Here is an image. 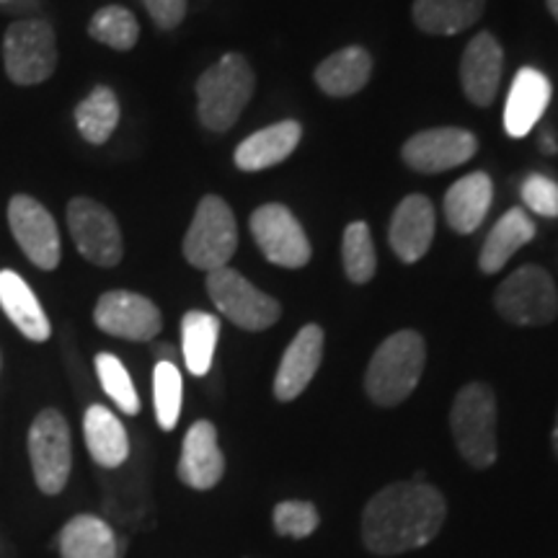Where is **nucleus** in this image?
Here are the masks:
<instances>
[{"label":"nucleus","mask_w":558,"mask_h":558,"mask_svg":"<svg viewBox=\"0 0 558 558\" xmlns=\"http://www.w3.org/2000/svg\"><path fill=\"white\" fill-rule=\"evenodd\" d=\"M554 452L558 458V414H556V427H554Z\"/></svg>","instance_id":"nucleus-39"},{"label":"nucleus","mask_w":558,"mask_h":558,"mask_svg":"<svg viewBox=\"0 0 558 558\" xmlns=\"http://www.w3.org/2000/svg\"><path fill=\"white\" fill-rule=\"evenodd\" d=\"M435 239V207L424 194H409L390 220V248L401 262L414 264L427 254Z\"/></svg>","instance_id":"nucleus-18"},{"label":"nucleus","mask_w":558,"mask_h":558,"mask_svg":"<svg viewBox=\"0 0 558 558\" xmlns=\"http://www.w3.org/2000/svg\"><path fill=\"white\" fill-rule=\"evenodd\" d=\"M0 308L16 329L29 341H47L52 337L50 318L34 295V290L26 284V279L13 269L0 271Z\"/></svg>","instance_id":"nucleus-20"},{"label":"nucleus","mask_w":558,"mask_h":558,"mask_svg":"<svg viewBox=\"0 0 558 558\" xmlns=\"http://www.w3.org/2000/svg\"><path fill=\"white\" fill-rule=\"evenodd\" d=\"M341 256H344L347 277L354 284H365L375 277L378 269V256H375L373 235L365 222H352L344 230V243H341Z\"/></svg>","instance_id":"nucleus-31"},{"label":"nucleus","mask_w":558,"mask_h":558,"mask_svg":"<svg viewBox=\"0 0 558 558\" xmlns=\"http://www.w3.org/2000/svg\"><path fill=\"white\" fill-rule=\"evenodd\" d=\"M320 525L318 509L311 501H282L275 507V527L279 535H288V538H308L311 533H316Z\"/></svg>","instance_id":"nucleus-34"},{"label":"nucleus","mask_w":558,"mask_h":558,"mask_svg":"<svg viewBox=\"0 0 558 558\" xmlns=\"http://www.w3.org/2000/svg\"><path fill=\"white\" fill-rule=\"evenodd\" d=\"M541 150H546V153H556L558 150V145H556V140H554V132H543V135H541Z\"/></svg>","instance_id":"nucleus-37"},{"label":"nucleus","mask_w":558,"mask_h":558,"mask_svg":"<svg viewBox=\"0 0 558 558\" xmlns=\"http://www.w3.org/2000/svg\"><path fill=\"white\" fill-rule=\"evenodd\" d=\"M501 68H505V52L494 34H476L465 47L463 62H460V83H463L465 96L476 107H488L497 99Z\"/></svg>","instance_id":"nucleus-16"},{"label":"nucleus","mask_w":558,"mask_h":558,"mask_svg":"<svg viewBox=\"0 0 558 558\" xmlns=\"http://www.w3.org/2000/svg\"><path fill=\"white\" fill-rule=\"evenodd\" d=\"M476 150L478 143L473 132L460 128H437L409 137L401 156L407 166L418 173H442L463 166L465 160L476 156Z\"/></svg>","instance_id":"nucleus-14"},{"label":"nucleus","mask_w":558,"mask_h":558,"mask_svg":"<svg viewBox=\"0 0 558 558\" xmlns=\"http://www.w3.org/2000/svg\"><path fill=\"white\" fill-rule=\"evenodd\" d=\"M68 230L83 259L111 269L122 262L124 241L120 222L101 202L75 197L68 205Z\"/></svg>","instance_id":"nucleus-10"},{"label":"nucleus","mask_w":558,"mask_h":558,"mask_svg":"<svg viewBox=\"0 0 558 558\" xmlns=\"http://www.w3.org/2000/svg\"><path fill=\"white\" fill-rule=\"evenodd\" d=\"M9 226L19 248L24 251L34 267L45 271L58 269L62 256L60 230L50 209L39 199L29 197V194H16L9 202Z\"/></svg>","instance_id":"nucleus-11"},{"label":"nucleus","mask_w":558,"mask_h":558,"mask_svg":"<svg viewBox=\"0 0 558 558\" xmlns=\"http://www.w3.org/2000/svg\"><path fill=\"white\" fill-rule=\"evenodd\" d=\"M239 248V226L233 209L218 194L202 197L184 235V256L194 269L215 271L228 267Z\"/></svg>","instance_id":"nucleus-6"},{"label":"nucleus","mask_w":558,"mask_h":558,"mask_svg":"<svg viewBox=\"0 0 558 558\" xmlns=\"http://www.w3.org/2000/svg\"><path fill=\"white\" fill-rule=\"evenodd\" d=\"M3 65L16 86H39L58 68V34L45 19H19L3 34Z\"/></svg>","instance_id":"nucleus-5"},{"label":"nucleus","mask_w":558,"mask_h":558,"mask_svg":"<svg viewBox=\"0 0 558 558\" xmlns=\"http://www.w3.org/2000/svg\"><path fill=\"white\" fill-rule=\"evenodd\" d=\"M207 292L222 316L246 331L269 329L282 316V308H279L275 298L254 288L241 271L230 267L209 271Z\"/></svg>","instance_id":"nucleus-9"},{"label":"nucleus","mask_w":558,"mask_h":558,"mask_svg":"<svg viewBox=\"0 0 558 558\" xmlns=\"http://www.w3.org/2000/svg\"><path fill=\"white\" fill-rule=\"evenodd\" d=\"M445 497L424 481L390 484L367 501L362 541L378 556H399L435 541L445 525Z\"/></svg>","instance_id":"nucleus-1"},{"label":"nucleus","mask_w":558,"mask_h":558,"mask_svg":"<svg viewBox=\"0 0 558 558\" xmlns=\"http://www.w3.org/2000/svg\"><path fill=\"white\" fill-rule=\"evenodd\" d=\"M94 320L104 333L128 341H150L163 329L158 305L130 290L104 292L96 303Z\"/></svg>","instance_id":"nucleus-13"},{"label":"nucleus","mask_w":558,"mask_h":558,"mask_svg":"<svg viewBox=\"0 0 558 558\" xmlns=\"http://www.w3.org/2000/svg\"><path fill=\"white\" fill-rule=\"evenodd\" d=\"M522 202L541 218H558V184L543 173H530L520 186Z\"/></svg>","instance_id":"nucleus-35"},{"label":"nucleus","mask_w":558,"mask_h":558,"mask_svg":"<svg viewBox=\"0 0 558 558\" xmlns=\"http://www.w3.org/2000/svg\"><path fill=\"white\" fill-rule=\"evenodd\" d=\"M427 362V347L416 331H399L378 347L367 365L365 390L378 407H399L407 401Z\"/></svg>","instance_id":"nucleus-3"},{"label":"nucleus","mask_w":558,"mask_h":558,"mask_svg":"<svg viewBox=\"0 0 558 558\" xmlns=\"http://www.w3.org/2000/svg\"><path fill=\"white\" fill-rule=\"evenodd\" d=\"M60 558H122L117 533L96 514H75L60 530Z\"/></svg>","instance_id":"nucleus-23"},{"label":"nucleus","mask_w":558,"mask_h":558,"mask_svg":"<svg viewBox=\"0 0 558 558\" xmlns=\"http://www.w3.org/2000/svg\"><path fill=\"white\" fill-rule=\"evenodd\" d=\"M251 233L267 262L300 269L311 262V241L295 215L284 205H262L251 215Z\"/></svg>","instance_id":"nucleus-12"},{"label":"nucleus","mask_w":558,"mask_h":558,"mask_svg":"<svg viewBox=\"0 0 558 558\" xmlns=\"http://www.w3.org/2000/svg\"><path fill=\"white\" fill-rule=\"evenodd\" d=\"M494 184L486 173H469L445 194V218L456 233L469 235L484 222L488 207H492Z\"/></svg>","instance_id":"nucleus-22"},{"label":"nucleus","mask_w":558,"mask_h":558,"mask_svg":"<svg viewBox=\"0 0 558 558\" xmlns=\"http://www.w3.org/2000/svg\"><path fill=\"white\" fill-rule=\"evenodd\" d=\"M29 460L39 492L54 497L68 486L73 469L68 418L58 409L39 411L29 427Z\"/></svg>","instance_id":"nucleus-8"},{"label":"nucleus","mask_w":558,"mask_h":558,"mask_svg":"<svg viewBox=\"0 0 558 558\" xmlns=\"http://www.w3.org/2000/svg\"><path fill=\"white\" fill-rule=\"evenodd\" d=\"M143 3L150 13L153 24L163 32L177 29L186 16V9H190V0H143Z\"/></svg>","instance_id":"nucleus-36"},{"label":"nucleus","mask_w":558,"mask_h":558,"mask_svg":"<svg viewBox=\"0 0 558 558\" xmlns=\"http://www.w3.org/2000/svg\"><path fill=\"white\" fill-rule=\"evenodd\" d=\"M256 78L241 52H228L197 81L199 122L213 132H228L254 96Z\"/></svg>","instance_id":"nucleus-2"},{"label":"nucleus","mask_w":558,"mask_h":558,"mask_svg":"<svg viewBox=\"0 0 558 558\" xmlns=\"http://www.w3.org/2000/svg\"><path fill=\"white\" fill-rule=\"evenodd\" d=\"M450 427L458 452L473 469H488L497 460V396L486 383L460 388L452 401Z\"/></svg>","instance_id":"nucleus-4"},{"label":"nucleus","mask_w":558,"mask_h":558,"mask_svg":"<svg viewBox=\"0 0 558 558\" xmlns=\"http://www.w3.org/2000/svg\"><path fill=\"white\" fill-rule=\"evenodd\" d=\"M546 5H548L550 16H554V19L558 21V0H546Z\"/></svg>","instance_id":"nucleus-38"},{"label":"nucleus","mask_w":558,"mask_h":558,"mask_svg":"<svg viewBox=\"0 0 558 558\" xmlns=\"http://www.w3.org/2000/svg\"><path fill=\"white\" fill-rule=\"evenodd\" d=\"M83 435L90 458L101 465V469H120L124 460L130 458V437L122 422L107 407H88L83 416Z\"/></svg>","instance_id":"nucleus-24"},{"label":"nucleus","mask_w":558,"mask_h":558,"mask_svg":"<svg viewBox=\"0 0 558 558\" xmlns=\"http://www.w3.org/2000/svg\"><path fill=\"white\" fill-rule=\"evenodd\" d=\"M320 360H324V331L316 324L303 326L279 362L275 378L277 401H295L316 378Z\"/></svg>","instance_id":"nucleus-17"},{"label":"nucleus","mask_w":558,"mask_h":558,"mask_svg":"<svg viewBox=\"0 0 558 558\" xmlns=\"http://www.w3.org/2000/svg\"><path fill=\"white\" fill-rule=\"evenodd\" d=\"M0 367H3V357H0Z\"/></svg>","instance_id":"nucleus-40"},{"label":"nucleus","mask_w":558,"mask_h":558,"mask_svg":"<svg viewBox=\"0 0 558 558\" xmlns=\"http://www.w3.org/2000/svg\"><path fill=\"white\" fill-rule=\"evenodd\" d=\"M120 99L109 86H96L75 107V128L90 145H104L120 124Z\"/></svg>","instance_id":"nucleus-29"},{"label":"nucleus","mask_w":558,"mask_h":558,"mask_svg":"<svg viewBox=\"0 0 558 558\" xmlns=\"http://www.w3.org/2000/svg\"><path fill=\"white\" fill-rule=\"evenodd\" d=\"M535 239V222L527 218L522 207H512L501 215V220L486 235L484 248H481L478 267L486 275H497L501 267L512 259L522 246H527Z\"/></svg>","instance_id":"nucleus-25"},{"label":"nucleus","mask_w":558,"mask_h":558,"mask_svg":"<svg viewBox=\"0 0 558 558\" xmlns=\"http://www.w3.org/2000/svg\"><path fill=\"white\" fill-rule=\"evenodd\" d=\"M373 73V58L365 47H344L316 68V83L329 96H352L367 86Z\"/></svg>","instance_id":"nucleus-26"},{"label":"nucleus","mask_w":558,"mask_h":558,"mask_svg":"<svg viewBox=\"0 0 558 558\" xmlns=\"http://www.w3.org/2000/svg\"><path fill=\"white\" fill-rule=\"evenodd\" d=\"M0 3H9V0H0Z\"/></svg>","instance_id":"nucleus-41"},{"label":"nucleus","mask_w":558,"mask_h":558,"mask_svg":"<svg viewBox=\"0 0 558 558\" xmlns=\"http://www.w3.org/2000/svg\"><path fill=\"white\" fill-rule=\"evenodd\" d=\"M88 34L90 39H96L99 45H107L111 50L128 52L137 45L140 39V24L135 13L124 5H104L90 16L88 21Z\"/></svg>","instance_id":"nucleus-30"},{"label":"nucleus","mask_w":558,"mask_h":558,"mask_svg":"<svg viewBox=\"0 0 558 558\" xmlns=\"http://www.w3.org/2000/svg\"><path fill=\"white\" fill-rule=\"evenodd\" d=\"M226 473V456L218 445V429L207 418L194 422L184 437L179 458V478L194 492H207L218 486Z\"/></svg>","instance_id":"nucleus-15"},{"label":"nucleus","mask_w":558,"mask_h":558,"mask_svg":"<svg viewBox=\"0 0 558 558\" xmlns=\"http://www.w3.org/2000/svg\"><path fill=\"white\" fill-rule=\"evenodd\" d=\"M499 316L514 326H546L558 316V290L543 267L527 264L512 271L494 295Z\"/></svg>","instance_id":"nucleus-7"},{"label":"nucleus","mask_w":558,"mask_h":558,"mask_svg":"<svg viewBox=\"0 0 558 558\" xmlns=\"http://www.w3.org/2000/svg\"><path fill=\"white\" fill-rule=\"evenodd\" d=\"M218 337L220 318L213 316V313L192 311L181 320V352H184L186 369L197 378L207 375L209 367H213Z\"/></svg>","instance_id":"nucleus-28"},{"label":"nucleus","mask_w":558,"mask_h":558,"mask_svg":"<svg viewBox=\"0 0 558 558\" xmlns=\"http://www.w3.org/2000/svg\"><path fill=\"white\" fill-rule=\"evenodd\" d=\"M96 375H99L101 388L107 390L109 399L114 401L124 414L135 416L140 411V396L135 390V383L130 378L128 367L122 365V360L109 352L96 354Z\"/></svg>","instance_id":"nucleus-33"},{"label":"nucleus","mask_w":558,"mask_h":558,"mask_svg":"<svg viewBox=\"0 0 558 558\" xmlns=\"http://www.w3.org/2000/svg\"><path fill=\"white\" fill-rule=\"evenodd\" d=\"M300 135H303V130L292 120L277 122L271 128L254 132V135L243 140L239 148H235V166L241 171L271 169V166L282 163L298 148Z\"/></svg>","instance_id":"nucleus-21"},{"label":"nucleus","mask_w":558,"mask_h":558,"mask_svg":"<svg viewBox=\"0 0 558 558\" xmlns=\"http://www.w3.org/2000/svg\"><path fill=\"white\" fill-rule=\"evenodd\" d=\"M181 373L171 360H160L153 375V399H156V418L160 429L171 432L179 424L181 414Z\"/></svg>","instance_id":"nucleus-32"},{"label":"nucleus","mask_w":558,"mask_h":558,"mask_svg":"<svg viewBox=\"0 0 558 558\" xmlns=\"http://www.w3.org/2000/svg\"><path fill=\"white\" fill-rule=\"evenodd\" d=\"M486 0H414V24L427 34L452 37L471 29L484 13Z\"/></svg>","instance_id":"nucleus-27"},{"label":"nucleus","mask_w":558,"mask_h":558,"mask_svg":"<svg viewBox=\"0 0 558 558\" xmlns=\"http://www.w3.org/2000/svg\"><path fill=\"white\" fill-rule=\"evenodd\" d=\"M550 104V81L541 70L522 68L514 75L505 107V130L509 137H525L538 124Z\"/></svg>","instance_id":"nucleus-19"}]
</instances>
